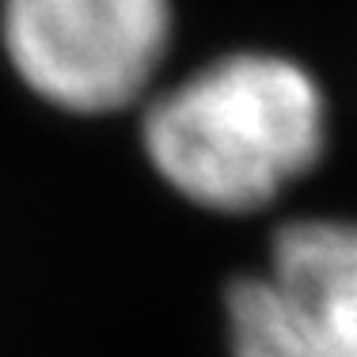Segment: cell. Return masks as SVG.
Returning <instances> with one entry per match:
<instances>
[{"label": "cell", "mask_w": 357, "mask_h": 357, "mask_svg": "<svg viewBox=\"0 0 357 357\" xmlns=\"http://www.w3.org/2000/svg\"><path fill=\"white\" fill-rule=\"evenodd\" d=\"M141 144L178 198L213 213H255L282 198L327 149V99L282 54H228L144 110Z\"/></svg>", "instance_id": "6da1fadb"}, {"label": "cell", "mask_w": 357, "mask_h": 357, "mask_svg": "<svg viewBox=\"0 0 357 357\" xmlns=\"http://www.w3.org/2000/svg\"><path fill=\"white\" fill-rule=\"evenodd\" d=\"M172 23V0H0L15 76L69 114L137 103L164 65Z\"/></svg>", "instance_id": "7a4b0ae2"}, {"label": "cell", "mask_w": 357, "mask_h": 357, "mask_svg": "<svg viewBox=\"0 0 357 357\" xmlns=\"http://www.w3.org/2000/svg\"><path fill=\"white\" fill-rule=\"evenodd\" d=\"M232 357H357V220L304 217L225 293Z\"/></svg>", "instance_id": "3957f363"}]
</instances>
